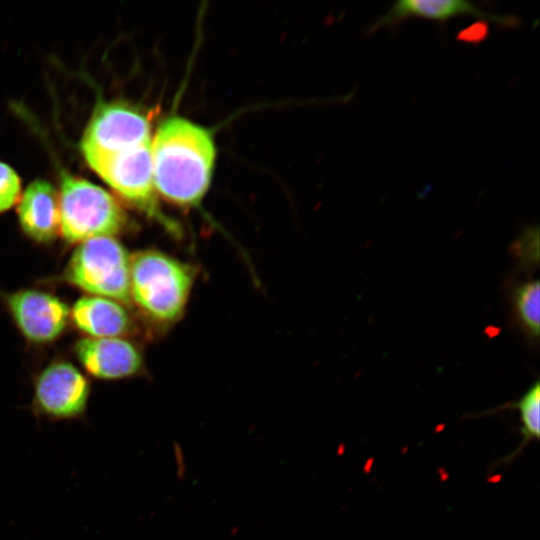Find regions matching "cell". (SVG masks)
<instances>
[{"label":"cell","mask_w":540,"mask_h":540,"mask_svg":"<svg viewBox=\"0 0 540 540\" xmlns=\"http://www.w3.org/2000/svg\"><path fill=\"white\" fill-rule=\"evenodd\" d=\"M131 255L116 237H97L76 245L61 280L84 295L100 296L130 307Z\"/></svg>","instance_id":"obj_4"},{"label":"cell","mask_w":540,"mask_h":540,"mask_svg":"<svg viewBox=\"0 0 540 540\" xmlns=\"http://www.w3.org/2000/svg\"><path fill=\"white\" fill-rule=\"evenodd\" d=\"M73 353L85 374L99 380L132 378L145 368L142 350L130 338L82 337L74 343Z\"/></svg>","instance_id":"obj_9"},{"label":"cell","mask_w":540,"mask_h":540,"mask_svg":"<svg viewBox=\"0 0 540 540\" xmlns=\"http://www.w3.org/2000/svg\"><path fill=\"white\" fill-rule=\"evenodd\" d=\"M190 264L157 249L131 254L130 308L154 329L171 327L184 314L195 282Z\"/></svg>","instance_id":"obj_2"},{"label":"cell","mask_w":540,"mask_h":540,"mask_svg":"<svg viewBox=\"0 0 540 540\" xmlns=\"http://www.w3.org/2000/svg\"><path fill=\"white\" fill-rule=\"evenodd\" d=\"M11 320L27 343L45 346L65 333L70 323V307L57 295L39 288L1 292Z\"/></svg>","instance_id":"obj_7"},{"label":"cell","mask_w":540,"mask_h":540,"mask_svg":"<svg viewBox=\"0 0 540 540\" xmlns=\"http://www.w3.org/2000/svg\"><path fill=\"white\" fill-rule=\"evenodd\" d=\"M150 119L124 102L97 105L81 141L84 157L117 153L150 139Z\"/></svg>","instance_id":"obj_8"},{"label":"cell","mask_w":540,"mask_h":540,"mask_svg":"<svg viewBox=\"0 0 540 540\" xmlns=\"http://www.w3.org/2000/svg\"><path fill=\"white\" fill-rule=\"evenodd\" d=\"M156 191L168 202L198 208L209 189L216 156L212 132L181 116L162 121L151 141Z\"/></svg>","instance_id":"obj_1"},{"label":"cell","mask_w":540,"mask_h":540,"mask_svg":"<svg viewBox=\"0 0 540 540\" xmlns=\"http://www.w3.org/2000/svg\"><path fill=\"white\" fill-rule=\"evenodd\" d=\"M91 395L86 374L73 362L55 358L34 376L30 410L48 421L85 419Z\"/></svg>","instance_id":"obj_6"},{"label":"cell","mask_w":540,"mask_h":540,"mask_svg":"<svg viewBox=\"0 0 540 540\" xmlns=\"http://www.w3.org/2000/svg\"><path fill=\"white\" fill-rule=\"evenodd\" d=\"M17 215L22 232L35 243L48 244L60 235L59 194L46 180L37 179L26 188Z\"/></svg>","instance_id":"obj_12"},{"label":"cell","mask_w":540,"mask_h":540,"mask_svg":"<svg viewBox=\"0 0 540 540\" xmlns=\"http://www.w3.org/2000/svg\"><path fill=\"white\" fill-rule=\"evenodd\" d=\"M60 235L68 245L97 237H116L128 226L120 204L103 188L61 173Z\"/></svg>","instance_id":"obj_3"},{"label":"cell","mask_w":540,"mask_h":540,"mask_svg":"<svg viewBox=\"0 0 540 540\" xmlns=\"http://www.w3.org/2000/svg\"><path fill=\"white\" fill-rule=\"evenodd\" d=\"M20 179L7 164L0 162V213L9 210L20 198Z\"/></svg>","instance_id":"obj_15"},{"label":"cell","mask_w":540,"mask_h":540,"mask_svg":"<svg viewBox=\"0 0 540 540\" xmlns=\"http://www.w3.org/2000/svg\"><path fill=\"white\" fill-rule=\"evenodd\" d=\"M131 310L114 299L83 295L70 307V323L83 337L129 338L138 331Z\"/></svg>","instance_id":"obj_11"},{"label":"cell","mask_w":540,"mask_h":540,"mask_svg":"<svg viewBox=\"0 0 540 540\" xmlns=\"http://www.w3.org/2000/svg\"><path fill=\"white\" fill-rule=\"evenodd\" d=\"M85 159L128 203L158 222L172 236L181 234L179 225L161 210L157 201L151 140L117 153Z\"/></svg>","instance_id":"obj_5"},{"label":"cell","mask_w":540,"mask_h":540,"mask_svg":"<svg viewBox=\"0 0 540 540\" xmlns=\"http://www.w3.org/2000/svg\"><path fill=\"white\" fill-rule=\"evenodd\" d=\"M520 419V433L522 442L518 448L506 458L511 460L518 455L531 441L539 439V410H540V385L536 381L515 403Z\"/></svg>","instance_id":"obj_13"},{"label":"cell","mask_w":540,"mask_h":540,"mask_svg":"<svg viewBox=\"0 0 540 540\" xmlns=\"http://www.w3.org/2000/svg\"><path fill=\"white\" fill-rule=\"evenodd\" d=\"M489 34V27L486 22L478 21L470 27H467L461 31L457 38L461 41H466L470 43H478L483 41Z\"/></svg>","instance_id":"obj_16"},{"label":"cell","mask_w":540,"mask_h":540,"mask_svg":"<svg viewBox=\"0 0 540 540\" xmlns=\"http://www.w3.org/2000/svg\"><path fill=\"white\" fill-rule=\"evenodd\" d=\"M514 301L518 319L532 338L539 336L540 285L538 280H529L516 287Z\"/></svg>","instance_id":"obj_14"},{"label":"cell","mask_w":540,"mask_h":540,"mask_svg":"<svg viewBox=\"0 0 540 540\" xmlns=\"http://www.w3.org/2000/svg\"><path fill=\"white\" fill-rule=\"evenodd\" d=\"M464 15H472L483 21H492L504 28H516L521 24V20L517 16L490 13L469 1L400 0L368 27L367 34L372 35L382 28L393 27L408 18L415 17L442 22Z\"/></svg>","instance_id":"obj_10"}]
</instances>
